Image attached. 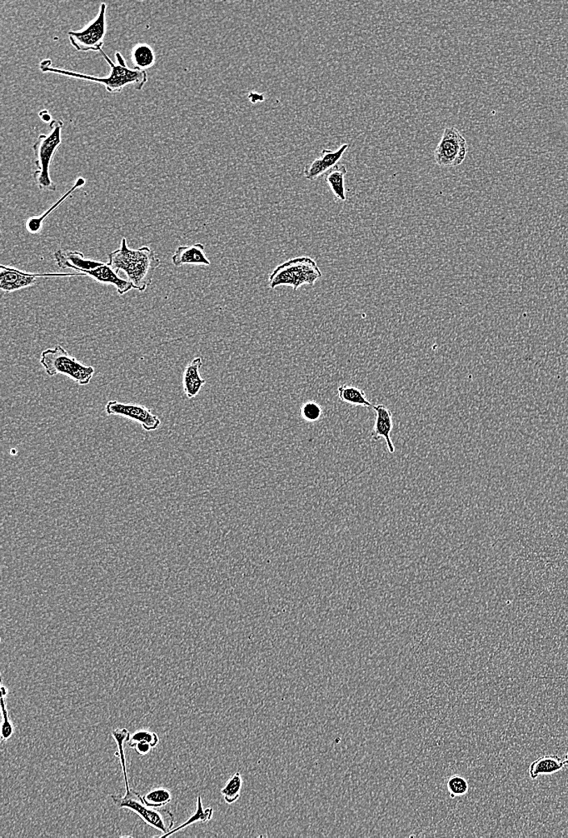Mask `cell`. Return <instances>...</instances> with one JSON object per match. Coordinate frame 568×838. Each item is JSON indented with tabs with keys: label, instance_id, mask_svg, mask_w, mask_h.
Returning a JSON list of instances; mask_svg holds the SVG:
<instances>
[{
	"label": "cell",
	"instance_id": "1",
	"mask_svg": "<svg viewBox=\"0 0 568 838\" xmlns=\"http://www.w3.org/2000/svg\"><path fill=\"white\" fill-rule=\"evenodd\" d=\"M101 56L106 60L109 67L111 68V74L106 77H97L87 76L81 73L67 71V69H58L51 67V60H44L40 64V69L43 73H51L58 74V76L72 78L83 81L97 83L103 85L106 87L108 93L117 94L122 92L123 89L129 85H132L137 89L141 91L144 87V85L148 81L147 71H139L137 69H131L128 67L126 60L122 57V55L119 52L115 53L117 63H114L110 58L103 51L101 52Z\"/></svg>",
	"mask_w": 568,
	"mask_h": 838
},
{
	"label": "cell",
	"instance_id": "2",
	"mask_svg": "<svg viewBox=\"0 0 568 838\" xmlns=\"http://www.w3.org/2000/svg\"><path fill=\"white\" fill-rule=\"evenodd\" d=\"M108 263L117 273H126L133 288L142 292L151 285L161 261L149 247L129 248L126 239L122 238L121 248L108 254Z\"/></svg>",
	"mask_w": 568,
	"mask_h": 838
},
{
	"label": "cell",
	"instance_id": "3",
	"mask_svg": "<svg viewBox=\"0 0 568 838\" xmlns=\"http://www.w3.org/2000/svg\"><path fill=\"white\" fill-rule=\"evenodd\" d=\"M54 259L60 268L73 269L99 283L112 285L116 287L121 296L133 289L131 283L118 276V273L113 271L110 264L87 260L81 252L58 250L54 253Z\"/></svg>",
	"mask_w": 568,
	"mask_h": 838
},
{
	"label": "cell",
	"instance_id": "4",
	"mask_svg": "<svg viewBox=\"0 0 568 838\" xmlns=\"http://www.w3.org/2000/svg\"><path fill=\"white\" fill-rule=\"evenodd\" d=\"M62 128V121L54 119L49 123V132L40 135L33 144V148L36 156L35 164L37 166L33 178L41 191H56V184L52 181L49 168L58 148L61 146Z\"/></svg>",
	"mask_w": 568,
	"mask_h": 838
},
{
	"label": "cell",
	"instance_id": "5",
	"mask_svg": "<svg viewBox=\"0 0 568 838\" xmlns=\"http://www.w3.org/2000/svg\"><path fill=\"white\" fill-rule=\"evenodd\" d=\"M322 277L321 269L311 257L290 259L278 266L269 276V286L275 289L286 286L296 291L303 285L313 286Z\"/></svg>",
	"mask_w": 568,
	"mask_h": 838
},
{
	"label": "cell",
	"instance_id": "6",
	"mask_svg": "<svg viewBox=\"0 0 568 838\" xmlns=\"http://www.w3.org/2000/svg\"><path fill=\"white\" fill-rule=\"evenodd\" d=\"M40 363L49 377L67 376L79 386L88 385L96 372L94 367L78 361L61 345L43 351Z\"/></svg>",
	"mask_w": 568,
	"mask_h": 838
},
{
	"label": "cell",
	"instance_id": "7",
	"mask_svg": "<svg viewBox=\"0 0 568 838\" xmlns=\"http://www.w3.org/2000/svg\"><path fill=\"white\" fill-rule=\"evenodd\" d=\"M112 799L119 809H127L137 813L148 826L164 832V835L173 828L174 816L172 812L147 805L141 795L131 788L126 792V796H112Z\"/></svg>",
	"mask_w": 568,
	"mask_h": 838
},
{
	"label": "cell",
	"instance_id": "8",
	"mask_svg": "<svg viewBox=\"0 0 568 838\" xmlns=\"http://www.w3.org/2000/svg\"><path fill=\"white\" fill-rule=\"evenodd\" d=\"M107 5L101 3L99 13L92 22L79 31L68 33L72 46L79 52H101L107 34Z\"/></svg>",
	"mask_w": 568,
	"mask_h": 838
},
{
	"label": "cell",
	"instance_id": "9",
	"mask_svg": "<svg viewBox=\"0 0 568 838\" xmlns=\"http://www.w3.org/2000/svg\"><path fill=\"white\" fill-rule=\"evenodd\" d=\"M467 152L468 146L465 137L456 128L447 127L435 149V162L442 168L458 166L465 162Z\"/></svg>",
	"mask_w": 568,
	"mask_h": 838
},
{
	"label": "cell",
	"instance_id": "10",
	"mask_svg": "<svg viewBox=\"0 0 568 838\" xmlns=\"http://www.w3.org/2000/svg\"><path fill=\"white\" fill-rule=\"evenodd\" d=\"M82 276L83 274L78 273H28L2 264L0 266V288L4 292H14L37 285L40 280L44 279Z\"/></svg>",
	"mask_w": 568,
	"mask_h": 838
},
{
	"label": "cell",
	"instance_id": "11",
	"mask_svg": "<svg viewBox=\"0 0 568 838\" xmlns=\"http://www.w3.org/2000/svg\"><path fill=\"white\" fill-rule=\"evenodd\" d=\"M106 412L108 416L131 419L140 424L147 431H156L161 425L160 418L154 415L151 409L140 404L109 401L106 406Z\"/></svg>",
	"mask_w": 568,
	"mask_h": 838
},
{
	"label": "cell",
	"instance_id": "12",
	"mask_svg": "<svg viewBox=\"0 0 568 838\" xmlns=\"http://www.w3.org/2000/svg\"><path fill=\"white\" fill-rule=\"evenodd\" d=\"M373 408L376 413V418L371 437L374 441H378L383 438L386 442L388 452L393 454L395 452V446L391 438L393 428L392 412L385 405L373 406Z\"/></svg>",
	"mask_w": 568,
	"mask_h": 838
},
{
	"label": "cell",
	"instance_id": "13",
	"mask_svg": "<svg viewBox=\"0 0 568 838\" xmlns=\"http://www.w3.org/2000/svg\"><path fill=\"white\" fill-rule=\"evenodd\" d=\"M172 262L176 267H181L186 264L211 266V262L206 256V247L199 243L191 246H179L172 256Z\"/></svg>",
	"mask_w": 568,
	"mask_h": 838
},
{
	"label": "cell",
	"instance_id": "14",
	"mask_svg": "<svg viewBox=\"0 0 568 838\" xmlns=\"http://www.w3.org/2000/svg\"><path fill=\"white\" fill-rule=\"evenodd\" d=\"M203 366L201 357L194 358L183 372V386L188 399L196 397L206 384V379L201 376L199 369Z\"/></svg>",
	"mask_w": 568,
	"mask_h": 838
},
{
	"label": "cell",
	"instance_id": "15",
	"mask_svg": "<svg viewBox=\"0 0 568 838\" xmlns=\"http://www.w3.org/2000/svg\"><path fill=\"white\" fill-rule=\"evenodd\" d=\"M565 761L558 755H545L533 762L530 766L529 773L532 780H536L540 776L556 774L564 769Z\"/></svg>",
	"mask_w": 568,
	"mask_h": 838
},
{
	"label": "cell",
	"instance_id": "16",
	"mask_svg": "<svg viewBox=\"0 0 568 838\" xmlns=\"http://www.w3.org/2000/svg\"><path fill=\"white\" fill-rule=\"evenodd\" d=\"M347 169L345 164H337L326 173L325 180L330 187L331 191L337 200H346L345 191V176Z\"/></svg>",
	"mask_w": 568,
	"mask_h": 838
},
{
	"label": "cell",
	"instance_id": "17",
	"mask_svg": "<svg viewBox=\"0 0 568 838\" xmlns=\"http://www.w3.org/2000/svg\"><path fill=\"white\" fill-rule=\"evenodd\" d=\"M85 183H86L85 179H84L83 178H78L76 182L74 183V186L71 189H69V191L66 194H65L64 196L61 198L58 199L57 203L56 204H54V205L53 207L49 208L47 212H44L42 214V216H38V217L30 218L28 219V221L26 222V228L28 229V231L30 233H33V234H36L38 232H40V230H41L44 219H46L47 217H48L49 214L53 212L54 211V210H56L60 205H61V204L62 203L66 201L69 197H71L72 194L74 191H77L78 189L81 188L83 186V185H85Z\"/></svg>",
	"mask_w": 568,
	"mask_h": 838
},
{
	"label": "cell",
	"instance_id": "18",
	"mask_svg": "<svg viewBox=\"0 0 568 838\" xmlns=\"http://www.w3.org/2000/svg\"><path fill=\"white\" fill-rule=\"evenodd\" d=\"M131 61L134 69L147 71L156 62V54L148 44H139L132 49Z\"/></svg>",
	"mask_w": 568,
	"mask_h": 838
},
{
	"label": "cell",
	"instance_id": "19",
	"mask_svg": "<svg viewBox=\"0 0 568 838\" xmlns=\"http://www.w3.org/2000/svg\"><path fill=\"white\" fill-rule=\"evenodd\" d=\"M337 394L342 402L350 404V405L362 407H373L371 402L366 397L365 392L356 386L342 385L338 387Z\"/></svg>",
	"mask_w": 568,
	"mask_h": 838
},
{
	"label": "cell",
	"instance_id": "20",
	"mask_svg": "<svg viewBox=\"0 0 568 838\" xmlns=\"http://www.w3.org/2000/svg\"><path fill=\"white\" fill-rule=\"evenodd\" d=\"M212 816H213L212 807H208V809H207V810H203L202 798L201 796H199L197 798V810L195 811V813H194V814L190 818H189V819L185 823H183V824L181 825V826L176 828V829L172 830L170 832H168L167 834L162 835L159 837H170L171 835H174V832H177L178 831L184 829V828L191 826L192 824H193V823L208 822L212 819Z\"/></svg>",
	"mask_w": 568,
	"mask_h": 838
},
{
	"label": "cell",
	"instance_id": "21",
	"mask_svg": "<svg viewBox=\"0 0 568 838\" xmlns=\"http://www.w3.org/2000/svg\"><path fill=\"white\" fill-rule=\"evenodd\" d=\"M112 736L114 737L115 741H116L117 746H118L119 752H118L117 755L119 757V761H121L123 776H124V784H126V792H128V791H129V789H131V788H129V785H128V773H127V769H126V755H124V743H126V742H128L129 739H131V733H129V732L126 729L115 730L112 731Z\"/></svg>",
	"mask_w": 568,
	"mask_h": 838
},
{
	"label": "cell",
	"instance_id": "22",
	"mask_svg": "<svg viewBox=\"0 0 568 838\" xmlns=\"http://www.w3.org/2000/svg\"><path fill=\"white\" fill-rule=\"evenodd\" d=\"M242 787V778L240 773L237 772L228 780L226 786L221 790L222 795H223L224 800H225L226 804L232 805L239 799Z\"/></svg>",
	"mask_w": 568,
	"mask_h": 838
},
{
	"label": "cell",
	"instance_id": "23",
	"mask_svg": "<svg viewBox=\"0 0 568 838\" xmlns=\"http://www.w3.org/2000/svg\"><path fill=\"white\" fill-rule=\"evenodd\" d=\"M172 796L170 791L164 788H158L147 793L143 800L147 805L154 807L165 806L172 801Z\"/></svg>",
	"mask_w": 568,
	"mask_h": 838
},
{
	"label": "cell",
	"instance_id": "24",
	"mask_svg": "<svg viewBox=\"0 0 568 838\" xmlns=\"http://www.w3.org/2000/svg\"><path fill=\"white\" fill-rule=\"evenodd\" d=\"M348 148L349 144H344L340 148L337 149V151L335 152L330 151V149H323L320 160L322 166L326 172L330 171V169L335 167L336 164H337L338 162H340L342 159L344 153L347 151Z\"/></svg>",
	"mask_w": 568,
	"mask_h": 838
},
{
	"label": "cell",
	"instance_id": "25",
	"mask_svg": "<svg viewBox=\"0 0 568 838\" xmlns=\"http://www.w3.org/2000/svg\"><path fill=\"white\" fill-rule=\"evenodd\" d=\"M323 415L320 404L314 401H308L301 407V416L303 420L308 422H315L320 420Z\"/></svg>",
	"mask_w": 568,
	"mask_h": 838
},
{
	"label": "cell",
	"instance_id": "26",
	"mask_svg": "<svg viewBox=\"0 0 568 838\" xmlns=\"http://www.w3.org/2000/svg\"><path fill=\"white\" fill-rule=\"evenodd\" d=\"M159 738L156 733L149 731H138L134 733L128 741V744L133 747L138 743L151 745L153 748L158 744Z\"/></svg>",
	"mask_w": 568,
	"mask_h": 838
},
{
	"label": "cell",
	"instance_id": "27",
	"mask_svg": "<svg viewBox=\"0 0 568 838\" xmlns=\"http://www.w3.org/2000/svg\"><path fill=\"white\" fill-rule=\"evenodd\" d=\"M326 172V171L322 166L320 158H317L305 168V171H303V176H305L308 181H314Z\"/></svg>",
	"mask_w": 568,
	"mask_h": 838
},
{
	"label": "cell",
	"instance_id": "28",
	"mask_svg": "<svg viewBox=\"0 0 568 838\" xmlns=\"http://www.w3.org/2000/svg\"><path fill=\"white\" fill-rule=\"evenodd\" d=\"M4 697V696H1V708L3 715V724L1 730L2 742L9 739V738L12 737L14 730L12 722L9 719L6 703H5Z\"/></svg>",
	"mask_w": 568,
	"mask_h": 838
},
{
	"label": "cell",
	"instance_id": "29",
	"mask_svg": "<svg viewBox=\"0 0 568 838\" xmlns=\"http://www.w3.org/2000/svg\"><path fill=\"white\" fill-rule=\"evenodd\" d=\"M448 789L455 796H462L467 792L468 785L463 778L455 776L448 782Z\"/></svg>",
	"mask_w": 568,
	"mask_h": 838
},
{
	"label": "cell",
	"instance_id": "30",
	"mask_svg": "<svg viewBox=\"0 0 568 838\" xmlns=\"http://www.w3.org/2000/svg\"><path fill=\"white\" fill-rule=\"evenodd\" d=\"M248 98L250 99V101L252 103L264 101V96L262 94L256 92H251L249 94Z\"/></svg>",
	"mask_w": 568,
	"mask_h": 838
},
{
	"label": "cell",
	"instance_id": "31",
	"mask_svg": "<svg viewBox=\"0 0 568 838\" xmlns=\"http://www.w3.org/2000/svg\"><path fill=\"white\" fill-rule=\"evenodd\" d=\"M41 114V117L43 119V121L52 122L51 114H49L47 111H44V112H41V114Z\"/></svg>",
	"mask_w": 568,
	"mask_h": 838
},
{
	"label": "cell",
	"instance_id": "32",
	"mask_svg": "<svg viewBox=\"0 0 568 838\" xmlns=\"http://www.w3.org/2000/svg\"><path fill=\"white\" fill-rule=\"evenodd\" d=\"M1 688H2V696H6L8 694V690H6V687L2 686Z\"/></svg>",
	"mask_w": 568,
	"mask_h": 838
},
{
	"label": "cell",
	"instance_id": "33",
	"mask_svg": "<svg viewBox=\"0 0 568 838\" xmlns=\"http://www.w3.org/2000/svg\"><path fill=\"white\" fill-rule=\"evenodd\" d=\"M564 761H565V765L568 766V751L567 752Z\"/></svg>",
	"mask_w": 568,
	"mask_h": 838
}]
</instances>
